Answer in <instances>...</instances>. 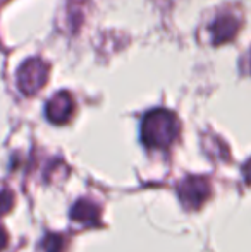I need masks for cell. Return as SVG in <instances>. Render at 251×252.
<instances>
[{
  "mask_svg": "<svg viewBox=\"0 0 251 252\" xmlns=\"http://www.w3.org/2000/svg\"><path fill=\"white\" fill-rule=\"evenodd\" d=\"M179 122L169 110H151L141 122V139L148 148H167L176 141Z\"/></svg>",
  "mask_w": 251,
  "mask_h": 252,
  "instance_id": "obj_1",
  "label": "cell"
},
{
  "mask_svg": "<svg viewBox=\"0 0 251 252\" xmlns=\"http://www.w3.org/2000/svg\"><path fill=\"white\" fill-rule=\"evenodd\" d=\"M48 65L41 59H28L26 62L21 63L17 69V86H19L21 93L28 94H36L41 88L45 86L48 79Z\"/></svg>",
  "mask_w": 251,
  "mask_h": 252,
  "instance_id": "obj_2",
  "label": "cell"
},
{
  "mask_svg": "<svg viewBox=\"0 0 251 252\" xmlns=\"http://www.w3.org/2000/svg\"><path fill=\"white\" fill-rule=\"evenodd\" d=\"M74 112V100L69 93L61 91V93L54 94V96L48 100L47 106H45V113H47V119L50 122L57 124H66L67 120L72 117Z\"/></svg>",
  "mask_w": 251,
  "mask_h": 252,
  "instance_id": "obj_3",
  "label": "cell"
},
{
  "mask_svg": "<svg viewBox=\"0 0 251 252\" xmlns=\"http://www.w3.org/2000/svg\"><path fill=\"white\" fill-rule=\"evenodd\" d=\"M179 196H181L184 206L198 208L208 196V186L203 179H188L182 182L181 189H179Z\"/></svg>",
  "mask_w": 251,
  "mask_h": 252,
  "instance_id": "obj_4",
  "label": "cell"
},
{
  "mask_svg": "<svg viewBox=\"0 0 251 252\" xmlns=\"http://www.w3.org/2000/svg\"><path fill=\"white\" fill-rule=\"evenodd\" d=\"M212 33V41L215 45L225 43V41L232 40L238 33V21L232 16H220L214 21V24L210 26Z\"/></svg>",
  "mask_w": 251,
  "mask_h": 252,
  "instance_id": "obj_5",
  "label": "cell"
},
{
  "mask_svg": "<svg viewBox=\"0 0 251 252\" xmlns=\"http://www.w3.org/2000/svg\"><path fill=\"white\" fill-rule=\"evenodd\" d=\"M71 216L72 220L76 221H81V223H95V220L98 218V208L90 201H79L74 204L72 211H71Z\"/></svg>",
  "mask_w": 251,
  "mask_h": 252,
  "instance_id": "obj_6",
  "label": "cell"
},
{
  "mask_svg": "<svg viewBox=\"0 0 251 252\" xmlns=\"http://www.w3.org/2000/svg\"><path fill=\"white\" fill-rule=\"evenodd\" d=\"M45 249H47V252H62V239L57 235H50L47 240H45Z\"/></svg>",
  "mask_w": 251,
  "mask_h": 252,
  "instance_id": "obj_7",
  "label": "cell"
},
{
  "mask_svg": "<svg viewBox=\"0 0 251 252\" xmlns=\"http://www.w3.org/2000/svg\"><path fill=\"white\" fill-rule=\"evenodd\" d=\"M12 208V194L0 192V215H5Z\"/></svg>",
  "mask_w": 251,
  "mask_h": 252,
  "instance_id": "obj_8",
  "label": "cell"
},
{
  "mask_svg": "<svg viewBox=\"0 0 251 252\" xmlns=\"http://www.w3.org/2000/svg\"><path fill=\"white\" fill-rule=\"evenodd\" d=\"M7 239H9V237H7L5 230H3L2 226H0V251H2L3 247L7 246Z\"/></svg>",
  "mask_w": 251,
  "mask_h": 252,
  "instance_id": "obj_9",
  "label": "cell"
},
{
  "mask_svg": "<svg viewBox=\"0 0 251 252\" xmlns=\"http://www.w3.org/2000/svg\"><path fill=\"white\" fill-rule=\"evenodd\" d=\"M157 3H160V5H164V7H169V5H172L174 2H178V0H155Z\"/></svg>",
  "mask_w": 251,
  "mask_h": 252,
  "instance_id": "obj_10",
  "label": "cell"
}]
</instances>
